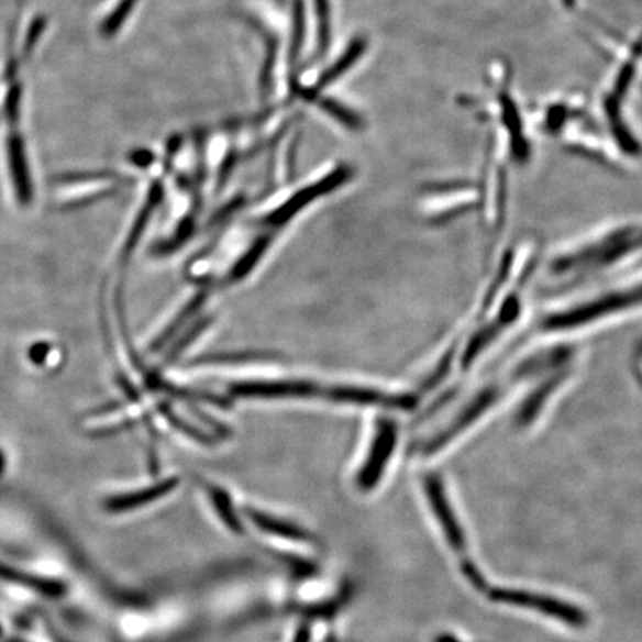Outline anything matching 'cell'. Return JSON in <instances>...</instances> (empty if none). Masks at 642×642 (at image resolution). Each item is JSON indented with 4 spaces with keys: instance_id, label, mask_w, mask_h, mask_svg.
I'll list each match as a JSON object with an SVG mask.
<instances>
[{
    "instance_id": "1",
    "label": "cell",
    "mask_w": 642,
    "mask_h": 642,
    "mask_svg": "<svg viewBox=\"0 0 642 642\" xmlns=\"http://www.w3.org/2000/svg\"><path fill=\"white\" fill-rule=\"evenodd\" d=\"M641 60L642 33L627 45V53L618 62L615 75L611 76L610 87L604 91L601 101L604 117H606L612 141L624 155L631 156V158L641 156L642 146L632 129H629L623 111L624 101H627L629 91L635 82Z\"/></svg>"
},
{
    "instance_id": "2",
    "label": "cell",
    "mask_w": 642,
    "mask_h": 642,
    "mask_svg": "<svg viewBox=\"0 0 642 642\" xmlns=\"http://www.w3.org/2000/svg\"><path fill=\"white\" fill-rule=\"evenodd\" d=\"M489 86L492 99L482 104L484 117L491 124L492 131L502 134L510 158L514 163L525 164L531 158V145L521 111L510 92V71L505 63H494L489 69Z\"/></svg>"
},
{
    "instance_id": "3",
    "label": "cell",
    "mask_w": 642,
    "mask_h": 642,
    "mask_svg": "<svg viewBox=\"0 0 642 642\" xmlns=\"http://www.w3.org/2000/svg\"><path fill=\"white\" fill-rule=\"evenodd\" d=\"M640 248L642 225L619 228L576 251L557 256L552 262V274L556 277L574 276L606 268Z\"/></svg>"
},
{
    "instance_id": "4",
    "label": "cell",
    "mask_w": 642,
    "mask_h": 642,
    "mask_svg": "<svg viewBox=\"0 0 642 642\" xmlns=\"http://www.w3.org/2000/svg\"><path fill=\"white\" fill-rule=\"evenodd\" d=\"M642 306V283L631 289L615 291L606 297L582 303L567 311L555 312L542 321L543 331L564 332L573 331L595 323V321L619 314V312L632 310Z\"/></svg>"
},
{
    "instance_id": "5",
    "label": "cell",
    "mask_w": 642,
    "mask_h": 642,
    "mask_svg": "<svg viewBox=\"0 0 642 642\" xmlns=\"http://www.w3.org/2000/svg\"><path fill=\"white\" fill-rule=\"evenodd\" d=\"M488 595L494 602L539 612V615L556 620L565 627L582 629L589 623V616L585 610L572 602L564 601V599L549 597V595L510 589V587H494Z\"/></svg>"
},
{
    "instance_id": "6",
    "label": "cell",
    "mask_w": 642,
    "mask_h": 642,
    "mask_svg": "<svg viewBox=\"0 0 642 642\" xmlns=\"http://www.w3.org/2000/svg\"><path fill=\"white\" fill-rule=\"evenodd\" d=\"M500 397L501 388L496 386L484 388L442 430H439L436 434H433L424 443V446H422V455L424 457H432L439 451L445 450L455 439L462 436L473 424H476L485 413L491 411V408Z\"/></svg>"
},
{
    "instance_id": "7",
    "label": "cell",
    "mask_w": 642,
    "mask_h": 642,
    "mask_svg": "<svg viewBox=\"0 0 642 642\" xmlns=\"http://www.w3.org/2000/svg\"><path fill=\"white\" fill-rule=\"evenodd\" d=\"M422 487H424L427 501L432 507L434 518H436L439 527H441L446 543L457 555L468 560L466 556V532H464L462 523H460L458 517L455 514L454 507L451 505L442 477L430 473V475L425 476Z\"/></svg>"
},
{
    "instance_id": "8",
    "label": "cell",
    "mask_w": 642,
    "mask_h": 642,
    "mask_svg": "<svg viewBox=\"0 0 642 642\" xmlns=\"http://www.w3.org/2000/svg\"><path fill=\"white\" fill-rule=\"evenodd\" d=\"M399 439V429L391 420H379L374 439H372L369 454L358 472L357 484L362 491H372L377 487L384 472L390 463Z\"/></svg>"
},
{
    "instance_id": "9",
    "label": "cell",
    "mask_w": 642,
    "mask_h": 642,
    "mask_svg": "<svg viewBox=\"0 0 642 642\" xmlns=\"http://www.w3.org/2000/svg\"><path fill=\"white\" fill-rule=\"evenodd\" d=\"M329 399L337 403L361 405V407H378L409 411L417 405L416 396L391 395V392L375 390L369 387L337 386L324 392Z\"/></svg>"
},
{
    "instance_id": "10",
    "label": "cell",
    "mask_w": 642,
    "mask_h": 642,
    "mask_svg": "<svg viewBox=\"0 0 642 642\" xmlns=\"http://www.w3.org/2000/svg\"><path fill=\"white\" fill-rule=\"evenodd\" d=\"M231 392L240 397L253 399H303L323 395L317 384L306 379H278V381L240 383L231 386Z\"/></svg>"
},
{
    "instance_id": "11",
    "label": "cell",
    "mask_w": 642,
    "mask_h": 642,
    "mask_svg": "<svg viewBox=\"0 0 642 642\" xmlns=\"http://www.w3.org/2000/svg\"><path fill=\"white\" fill-rule=\"evenodd\" d=\"M352 176V168L346 166L337 168V170L332 171L331 175L324 177L323 180L307 186V188H303L301 192L297 193V196L291 197L289 201L285 202L281 207H278L276 211L269 213V217L266 218V222L272 223V225H281V223L290 221V219L294 218L299 210H302L303 207L310 204L316 198L332 192L337 186L350 180V177Z\"/></svg>"
},
{
    "instance_id": "12",
    "label": "cell",
    "mask_w": 642,
    "mask_h": 642,
    "mask_svg": "<svg viewBox=\"0 0 642 642\" xmlns=\"http://www.w3.org/2000/svg\"><path fill=\"white\" fill-rule=\"evenodd\" d=\"M519 312H521V302H519L518 297H510L506 299V302L502 303L500 312L489 323L487 326L480 329L479 332L476 333L475 336L468 341L466 350H464L463 357H462V365L464 367H468L472 365L473 362L479 357V354L484 352L489 344L505 329L509 328L510 324L514 323V320L518 319Z\"/></svg>"
},
{
    "instance_id": "13",
    "label": "cell",
    "mask_w": 642,
    "mask_h": 642,
    "mask_svg": "<svg viewBox=\"0 0 642 642\" xmlns=\"http://www.w3.org/2000/svg\"><path fill=\"white\" fill-rule=\"evenodd\" d=\"M568 372L567 367L564 369L556 370L552 374L546 381L540 384L530 396L523 401L522 407L519 408L517 413V422L521 427L530 425L539 413L542 412L544 405L547 403L549 399L553 396V392L557 390L564 384L565 378H567Z\"/></svg>"
},
{
    "instance_id": "14",
    "label": "cell",
    "mask_w": 642,
    "mask_h": 642,
    "mask_svg": "<svg viewBox=\"0 0 642 642\" xmlns=\"http://www.w3.org/2000/svg\"><path fill=\"white\" fill-rule=\"evenodd\" d=\"M585 115V101L580 97H568L544 106L542 129L547 134H560L562 129Z\"/></svg>"
},
{
    "instance_id": "15",
    "label": "cell",
    "mask_w": 642,
    "mask_h": 642,
    "mask_svg": "<svg viewBox=\"0 0 642 642\" xmlns=\"http://www.w3.org/2000/svg\"><path fill=\"white\" fill-rule=\"evenodd\" d=\"M177 484H179V480L173 477V479L159 482V484L141 489V491L122 494V496L113 497L106 502V509L111 510L113 513H122L126 512V510L151 505V502L158 500V498H163L167 494L175 491Z\"/></svg>"
},
{
    "instance_id": "16",
    "label": "cell",
    "mask_w": 642,
    "mask_h": 642,
    "mask_svg": "<svg viewBox=\"0 0 642 642\" xmlns=\"http://www.w3.org/2000/svg\"><path fill=\"white\" fill-rule=\"evenodd\" d=\"M366 46V37H354V41L350 44L348 48H346L345 53L342 54L340 60H337L335 65L329 67V69L321 75V78L317 80V86L312 88V90H308L303 97H306L307 100L314 99L321 90H324V88L331 86L332 82H335L337 78H341V76L344 75L350 67H353L354 63L363 56Z\"/></svg>"
},
{
    "instance_id": "17",
    "label": "cell",
    "mask_w": 642,
    "mask_h": 642,
    "mask_svg": "<svg viewBox=\"0 0 642 642\" xmlns=\"http://www.w3.org/2000/svg\"><path fill=\"white\" fill-rule=\"evenodd\" d=\"M248 517H251L253 523L259 530L268 532V534L277 535V538L294 540V542H308L311 539L302 528L294 525L290 522L281 521V519L269 517V514L251 510Z\"/></svg>"
},
{
    "instance_id": "18",
    "label": "cell",
    "mask_w": 642,
    "mask_h": 642,
    "mask_svg": "<svg viewBox=\"0 0 642 642\" xmlns=\"http://www.w3.org/2000/svg\"><path fill=\"white\" fill-rule=\"evenodd\" d=\"M0 578L7 582H14L16 585L29 587V589L37 590V593L49 595V597H57V595L63 593L60 583L32 576V574L8 567L5 564H0Z\"/></svg>"
},
{
    "instance_id": "19",
    "label": "cell",
    "mask_w": 642,
    "mask_h": 642,
    "mask_svg": "<svg viewBox=\"0 0 642 642\" xmlns=\"http://www.w3.org/2000/svg\"><path fill=\"white\" fill-rule=\"evenodd\" d=\"M303 31H306V16H303L302 0H297L294 7V32H291L289 53L291 90L297 88V63L301 56Z\"/></svg>"
},
{
    "instance_id": "20",
    "label": "cell",
    "mask_w": 642,
    "mask_h": 642,
    "mask_svg": "<svg viewBox=\"0 0 642 642\" xmlns=\"http://www.w3.org/2000/svg\"><path fill=\"white\" fill-rule=\"evenodd\" d=\"M8 151H10L12 171H14L20 196L29 197L31 186H29L27 166H25L24 143L20 134H12L8 141Z\"/></svg>"
},
{
    "instance_id": "21",
    "label": "cell",
    "mask_w": 642,
    "mask_h": 642,
    "mask_svg": "<svg viewBox=\"0 0 642 642\" xmlns=\"http://www.w3.org/2000/svg\"><path fill=\"white\" fill-rule=\"evenodd\" d=\"M317 15V57H323L331 45V5L329 0H314Z\"/></svg>"
},
{
    "instance_id": "22",
    "label": "cell",
    "mask_w": 642,
    "mask_h": 642,
    "mask_svg": "<svg viewBox=\"0 0 642 642\" xmlns=\"http://www.w3.org/2000/svg\"><path fill=\"white\" fill-rule=\"evenodd\" d=\"M209 494L211 502L217 507L219 517L222 518L225 525H228L232 532H239L240 534V532L243 531V527H241L240 519L236 518V514L234 513V507H232L228 494L223 492L222 489H219L218 487H210Z\"/></svg>"
},
{
    "instance_id": "23",
    "label": "cell",
    "mask_w": 642,
    "mask_h": 642,
    "mask_svg": "<svg viewBox=\"0 0 642 642\" xmlns=\"http://www.w3.org/2000/svg\"><path fill=\"white\" fill-rule=\"evenodd\" d=\"M137 2L139 0H121L115 10L112 11V14L103 21V24H101V36L112 37L115 35V33L122 27V24H124V21L129 19L131 11L136 8Z\"/></svg>"
},
{
    "instance_id": "24",
    "label": "cell",
    "mask_w": 642,
    "mask_h": 642,
    "mask_svg": "<svg viewBox=\"0 0 642 642\" xmlns=\"http://www.w3.org/2000/svg\"><path fill=\"white\" fill-rule=\"evenodd\" d=\"M320 104L329 115L336 118L341 124L348 126V129L361 130L363 129V125H365V121H363L362 117H358L356 112L350 111L348 108L337 103L335 100L324 99L323 101H320Z\"/></svg>"
},
{
    "instance_id": "25",
    "label": "cell",
    "mask_w": 642,
    "mask_h": 642,
    "mask_svg": "<svg viewBox=\"0 0 642 642\" xmlns=\"http://www.w3.org/2000/svg\"><path fill=\"white\" fill-rule=\"evenodd\" d=\"M276 53H277V41L274 37L268 40V53H266V62L264 69H262L261 76V87L264 90V95H268L272 90V78L274 65H276Z\"/></svg>"
},
{
    "instance_id": "26",
    "label": "cell",
    "mask_w": 642,
    "mask_h": 642,
    "mask_svg": "<svg viewBox=\"0 0 642 642\" xmlns=\"http://www.w3.org/2000/svg\"><path fill=\"white\" fill-rule=\"evenodd\" d=\"M45 25L46 19L44 15L36 16V19L33 20L31 29H29L27 36H25L23 53H21L19 62L31 56L33 48H35L37 41H40L42 32H44Z\"/></svg>"
},
{
    "instance_id": "27",
    "label": "cell",
    "mask_w": 642,
    "mask_h": 642,
    "mask_svg": "<svg viewBox=\"0 0 642 642\" xmlns=\"http://www.w3.org/2000/svg\"><path fill=\"white\" fill-rule=\"evenodd\" d=\"M21 92H23V88H21L19 82H14V86H12L10 92H8L5 115L7 120L10 121V124L12 125H15L16 122H19Z\"/></svg>"
},
{
    "instance_id": "28",
    "label": "cell",
    "mask_w": 642,
    "mask_h": 642,
    "mask_svg": "<svg viewBox=\"0 0 642 642\" xmlns=\"http://www.w3.org/2000/svg\"><path fill=\"white\" fill-rule=\"evenodd\" d=\"M560 2L565 10L573 11L576 10L578 0H560Z\"/></svg>"
},
{
    "instance_id": "29",
    "label": "cell",
    "mask_w": 642,
    "mask_h": 642,
    "mask_svg": "<svg viewBox=\"0 0 642 642\" xmlns=\"http://www.w3.org/2000/svg\"><path fill=\"white\" fill-rule=\"evenodd\" d=\"M308 641H310V632H308V629H302V631L298 633V637L295 638L294 642H308Z\"/></svg>"
}]
</instances>
